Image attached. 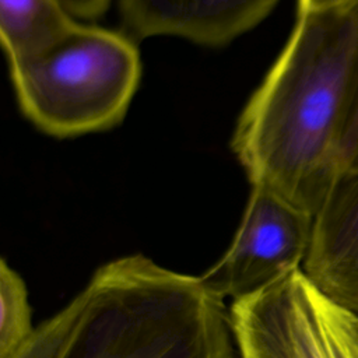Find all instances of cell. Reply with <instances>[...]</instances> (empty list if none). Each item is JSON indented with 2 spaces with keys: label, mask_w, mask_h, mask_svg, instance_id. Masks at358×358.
Returning <instances> with one entry per match:
<instances>
[{
  "label": "cell",
  "mask_w": 358,
  "mask_h": 358,
  "mask_svg": "<svg viewBox=\"0 0 358 358\" xmlns=\"http://www.w3.org/2000/svg\"><path fill=\"white\" fill-rule=\"evenodd\" d=\"M352 38L345 4L298 14L231 140L252 186H264L313 217L338 173Z\"/></svg>",
  "instance_id": "cell-1"
},
{
  "label": "cell",
  "mask_w": 358,
  "mask_h": 358,
  "mask_svg": "<svg viewBox=\"0 0 358 358\" xmlns=\"http://www.w3.org/2000/svg\"><path fill=\"white\" fill-rule=\"evenodd\" d=\"M14 358H239L227 301L141 253L99 266Z\"/></svg>",
  "instance_id": "cell-2"
},
{
  "label": "cell",
  "mask_w": 358,
  "mask_h": 358,
  "mask_svg": "<svg viewBox=\"0 0 358 358\" xmlns=\"http://www.w3.org/2000/svg\"><path fill=\"white\" fill-rule=\"evenodd\" d=\"M10 74L21 110L39 130L74 137L122 122L141 60L130 36L77 24L52 49L10 63Z\"/></svg>",
  "instance_id": "cell-3"
},
{
  "label": "cell",
  "mask_w": 358,
  "mask_h": 358,
  "mask_svg": "<svg viewBox=\"0 0 358 358\" xmlns=\"http://www.w3.org/2000/svg\"><path fill=\"white\" fill-rule=\"evenodd\" d=\"M315 217L264 186H252L239 227L201 281L225 301L253 295L302 270Z\"/></svg>",
  "instance_id": "cell-4"
},
{
  "label": "cell",
  "mask_w": 358,
  "mask_h": 358,
  "mask_svg": "<svg viewBox=\"0 0 358 358\" xmlns=\"http://www.w3.org/2000/svg\"><path fill=\"white\" fill-rule=\"evenodd\" d=\"M239 358H331L302 270L229 303Z\"/></svg>",
  "instance_id": "cell-5"
},
{
  "label": "cell",
  "mask_w": 358,
  "mask_h": 358,
  "mask_svg": "<svg viewBox=\"0 0 358 358\" xmlns=\"http://www.w3.org/2000/svg\"><path fill=\"white\" fill-rule=\"evenodd\" d=\"M280 0H119L129 34L222 46L260 24Z\"/></svg>",
  "instance_id": "cell-6"
},
{
  "label": "cell",
  "mask_w": 358,
  "mask_h": 358,
  "mask_svg": "<svg viewBox=\"0 0 358 358\" xmlns=\"http://www.w3.org/2000/svg\"><path fill=\"white\" fill-rule=\"evenodd\" d=\"M302 271L319 292L358 313V169L333 182L315 215Z\"/></svg>",
  "instance_id": "cell-7"
},
{
  "label": "cell",
  "mask_w": 358,
  "mask_h": 358,
  "mask_svg": "<svg viewBox=\"0 0 358 358\" xmlns=\"http://www.w3.org/2000/svg\"><path fill=\"white\" fill-rule=\"evenodd\" d=\"M76 27L59 0H0L1 45L8 63L52 49Z\"/></svg>",
  "instance_id": "cell-8"
},
{
  "label": "cell",
  "mask_w": 358,
  "mask_h": 358,
  "mask_svg": "<svg viewBox=\"0 0 358 358\" xmlns=\"http://www.w3.org/2000/svg\"><path fill=\"white\" fill-rule=\"evenodd\" d=\"M28 289L22 277L0 262V358H14L35 333Z\"/></svg>",
  "instance_id": "cell-9"
},
{
  "label": "cell",
  "mask_w": 358,
  "mask_h": 358,
  "mask_svg": "<svg viewBox=\"0 0 358 358\" xmlns=\"http://www.w3.org/2000/svg\"><path fill=\"white\" fill-rule=\"evenodd\" d=\"M347 8L352 21V56H351V80L347 119L340 147L338 175L358 169V0H350Z\"/></svg>",
  "instance_id": "cell-10"
},
{
  "label": "cell",
  "mask_w": 358,
  "mask_h": 358,
  "mask_svg": "<svg viewBox=\"0 0 358 358\" xmlns=\"http://www.w3.org/2000/svg\"><path fill=\"white\" fill-rule=\"evenodd\" d=\"M63 7L73 15L84 20L101 17L109 7L110 0H59Z\"/></svg>",
  "instance_id": "cell-11"
},
{
  "label": "cell",
  "mask_w": 358,
  "mask_h": 358,
  "mask_svg": "<svg viewBox=\"0 0 358 358\" xmlns=\"http://www.w3.org/2000/svg\"><path fill=\"white\" fill-rule=\"evenodd\" d=\"M350 0H298V14L336 8L347 4Z\"/></svg>",
  "instance_id": "cell-12"
}]
</instances>
